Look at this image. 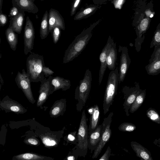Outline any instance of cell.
<instances>
[{
    "mask_svg": "<svg viewBox=\"0 0 160 160\" xmlns=\"http://www.w3.org/2000/svg\"><path fill=\"white\" fill-rule=\"evenodd\" d=\"M100 21L99 20L94 22L75 37L65 52L63 60V63H66L72 61L79 55L92 37V30Z\"/></svg>",
    "mask_w": 160,
    "mask_h": 160,
    "instance_id": "6da1fadb",
    "label": "cell"
},
{
    "mask_svg": "<svg viewBox=\"0 0 160 160\" xmlns=\"http://www.w3.org/2000/svg\"><path fill=\"white\" fill-rule=\"evenodd\" d=\"M27 59V73L31 82H38L45 78L42 72L45 66L43 56L30 52Z\"/></svg>",
    "mask_w": 160,
    "mask_h": 160,
    "instance_id": "7a4b0ae2",
    "label": "cell"
},
{
    "mask_svg": "<svg viewBox=\"0 0 160 160\" xmlns=\"http://www.w3.org/2000/svg\"><path fill=\"white\" fill-rule=\"evenodd\" d=\"M119 83V70L118 67L109 74L105 90L103 103V113L105 115L109 110L115 96L117 94Z\"/></svg>",
    "mask_w": 160,
    "mask_h": 160,
    "instance_id": "3957f363",
    "label": "cell"
},
{
    "mask_svg": "<svg viewBox=\"0 0 160 160\" xmlns=\"http://www.w3.org/2000/svg\"><path fill=\"white\" fill-rule=\"evenodd\" d=\"M92 81V72L88 69L75 89V98L78 101L76 109L78 112H80L85 106L90 91Z\"/></svg>",
    "mask_w": 160,
    "mask_h": 160,
    "instance_id": "277c9868",
    "label": "cell"
},
{
    "mask_svg": "<svg viewBox=\"0 0 160 160\" xmlns=\"http://www.w3.org/2000/svg\"><path fill=\"white\" fill-rule=\"evenodd\" d=\"M88 135L87 118L85 110L82 114L77 134V142L75 150L78 156L85 157L88 148Z\"/></svg>",
    "mask_w": 160,
    "mask_h": 160,
    "instance_id": "5b68a950",
    "label": "cell"
},
{
    "mask_svg": "<svg viewBox=\"0 0 160 160\" xmlns=\"http://www.w3.org/2000/svg\"><path fill=\"white\" fill-rule=\"evenodd\" d=\"M113 115L112 112H110L108 117L103 119L102 124V128L101 139L98 145L94 151L92 157L93 159L98 157L111 136L112 131L110 126Z\"/></svg>",
    "mask_w": 160,
    "mask_h": 160,
    "instance_id": "8992f818",
    "label": "cell"
},
{
    "mask_svg": "<svg viewBox=\"0 0 160 160\" xmlns=\"http://www.w3.org/2000/svg\"><path fill=\"white\" fill-rule=\"evenodd\" d=\"M15 80L18 87L22 90L29 101L34 103L35 101L31 90V81L24 69L22 70V73L18 72Z\"/></svg>",
    "mask_w": 160,
    "mask_h": 160,
    "instance_id": "52a82bcc",
    "label": "cell"
},
{
    "mask_svg": "<svg viewBox=\"0 0 160 160\" xmlns=\"http://www.w3.org/2000/svg\"><path fill=\"white\" fill-rule=\"evenodd\" d=\"M35 31L32 22L27 16L26 19L24 32V52L26 55L33 49Z\"/></svg>",
    "mask_w": 160,
    "mask_h": 160,
    "instance_id": "ba28073f",
    "label": "cell"
},
{
    "mask_svg": "<svg viewBox=\"0 0 160 160\" xmlns=\"http://www.w3.org/2000/svg\"><path fill=\"white\" fill-rule=\"evenodd\" d=\"M142 90L139 86L136 85L134 87L129 88L125 86L122 89L125 101L123 104V108L127 116H129V110L136 97Z\"/></svg>",
    "mask_w": 160,
    "mask_h": 160,
    "instance_id": "9c48e42d",
    "label": "cell"
},
{
    "mask_svg": "<svg viewBox=\"0 0 160 160\" xmlns=\"http://www.w3.org/2000/svg\"><path fill=\"white\" fill-rule=\"evenodd\" d=\"M118 51L121 52L120 63L119 71V84L122 82L131 63L127 47L119 45Z\"/></svg>",
    "mask_w": 160,
    "mask_h": 160,
    "instance_id": "30bf717a",
    "label": "cell"
},
{
    "mask_svg": "<svg viewBox=\"0 0 160 160\" xmlns=\"http://www.w3.org/2000/svg\"><path fill=\"white\" fill-rule=\"evenodd\" d=\"M113 39L109 36L106 44L102 49L99 56L100 66L99 73L98 84L100 85L102 81L105 72L107 67L106 62L108 54L112 44L114 43Z\"/></svg>",
    "mask_w": 160,
    "mask_h": 160,
    "instance_id": "8fae6325",
    "label": "cell"
},
{
    "mask_svg": "<svg viewBox=\"0 0 160 160\" xmlns=\"http://www.w3.org/2000/svg\"><path fill=\"white\" fill-rule=\"evenodd\" d=\"M51 76L48 79L45 77L41 81V84L39 91V96L37 103V107L42 106L47 99L48 96L52 93L53 87L51 83Z\"/></svg>",
    "mask_w": 160,
    "mask_h": 160,
    "instance_id": "7c38bea8",
    "label": "cell"
},
{
    "mask_svg": "<svg viewBox=\"0 0 160 160\" xmlns=\"http://www.w3.org/2000/svg\"><path fill=\"white\" fill-rule=\"evenodd\" d=\"M48 24L49 32H51L53 28L56 26L61 30L65 29L64 19L58 11L51 8L49 11Z\"/></svg>",
    "mask_w": 160,
    "mask_h": 160,
    "instance_id": "4fadbf2b",
    "label": "cell"
},
{
    "mask_svg": "<svg viewBox=\"0 0 160 160\" xmlns=\"http://www.w3.org/2000/svg\"><path fill=\"white\" fill-rule=\"evenodd\" d=\"M34 1L35 0H12V7L17 8L20 12H27L34 14L38 12Z\"/></svg>",
    "mask_w": 160,
    "mask_h": 160,
    "instance_id": "5bb4252c",
    "label": "cell"
},
{
    "mask_svg": "<svg viewBox=\"0 0 160 160\" xmlns=\"http://www.w3.org/2000/svg\"><path fill=\"white\" fill-rule=\"evenodd\" d=\"M0 107L4 110H9L17 113H23L26 109L18 102L9 98L8 96L5 97L1 102Z\"/></svg>",
    "mask_w": 160,
    "mask_h": 160,
    "instance_id": "9a60e30c",
    "label": "cell"
},
{
    "mask_svg": "<svg viewBox=\"0 0 160 160\" xmlns=\"http://www.w3.org/2000/svg\"><path fill=\"white\" fill-rule=\"evenodd\" d=\"M102 126V124L98 125L96 128L88 134V148L92 152L95 149L101 139Z\"/></svg>",
    "mask_w": 160,
    "mask_h": 160,
    "instance_id": "2e32d148",
    "label": "cell"
},
{
    "mask_svg": "<svg viewBox=\"0 0 160 160\" xmlns=\"http://www.w3.org/2000/svg\"><path fill=\"white\" fill-rule=\"evenodd\" d=\"M25 12H20L16 16L10 18L8 27L11 28L15 32L20 34L22 30L24 20Z\"/></svg>",
    "mask_w": 160,
    "mask_h": 160,
    "instance_id": "e0dca14e",
    "label": "cell"
},
{
    "mask_svg": "<svg viewBox=\"0 0 160 160\" xmlns=\"http://www.w3.org/2000/svg\"><path fill=\"white\" fill-rule=\"evenodd\" d=\"M130 145L136 156L142 160H153L150 152L145 147L135 141H132Z\"/></svg>",
    "mask_w": 160,
    "mask_h": 160,
    "instance_id": "ac0fdd59",
    "label": "cell"
},
{
    "mask_svg": "<svg viewBox=\"0 0 160 160\" xmlns=\"http://www.w3.org/2000/svg\"><path fill=\"white\" fill-rule=\"evenodd\" d=\"M51 83L53 87L52 92L60 89L66 91L69 89L71 86L69 80L59 76L53 77L51 76Z\"/></svg>",
    "mask_w": 160,
    "mask_h": 160,
    "instance_id": "d6986e66",
    "label": "cell"
},
{
    "mask_svg": "<svg viewBox=\"0 0 160 160\" xmlns=\"http://www.w3.org/2000/svg\"><path fill=\"white\" fill-rule=\"evenodd\" d=\"M117 58L116 43H114L112 45L107 58V67L110 70H113L116 68Z\"/></svg>",
    "mask_w": 160,
    "mask_h": 160,
    "instance_id": "ffe728a7",
    "label": "cell"
},
{
    "mask_svg": "<svg viewBox=\"0 0 160 160\" xmlns=\"http://www.w3.org/2000/svg\"><path fill=\"white\" fill-rule=\"evenodd\" d=\"M99 7L98 4L88 6L77 12L74 18V20H79L87 18L93 14Z\"/></svg>",
    "mask_w": 160,
    "mask_h": 160,
    "instance_id": "44dd1931",
    "label": "cell"
},
{
    "mask_svg": "<svg viewBox=\"0 0 160 160\" xmlns=\"http://www.w3.org/2000/svg\"><path fill=\"white\" fill-rule=\"evenodd\" d=\"M100 113L98 106L97 104L95 105L93 107V112L90 115V123L88 128V134L94 130L98 125Z\"/></svg>",
    "mask_w": 160,
    "mask_h": 160,
    "instance_id": "7402d4cb",
    "label": "cell"
},
{
    "mask_svg": "<svg viewBox=\"0 0 160 160\" xmlns=\"http://www.w3.org/2000/svg\"><path fill=\"white\" fill-rule=\"evenodd\" d=\"M11 28L8 27L5 31L6 39L11 49L15 51L18 43V35Z\"/></svg>",
    "mask_w": 160,
    "mask_h": 160,
    "instance_id": "603a6c76",
    "label": "cell"
},
{
    "mask_svg": "<svg viewBox=\"0 0 160 160\" xmlns=\"http://www.w3.org/2000/svg\"><path fill=\"white\" fill-rule=\"evenodd\" d=\"M49 14L46 10L42 18L40 29V37L42 39H45L49 32L48 24Z\"/></svg>",
    "mask_w": 160,
    "mask_h": 160,
    "instance_id": "cb8c5ba5",
    "label": "cell"
},
{
    "mask_svg": "<svg viewBox=\"0 0 160 160\" xmlns=\"http://www.w3.org/2000/svg\"><path fill=\"white\" fill-rule=\"evenodd\" d=\"M13 160H47L53 159L52 158L36 154L26 153L14 156L13 158Z\"/></svg>",
    "mask_w": 160,
    "mask_h": 160,
    "instance_id": "d4e9b609",
    "label": "cell"
},
{
    "mask_svg": "<svg viewBox=\"0 0 160 160\" xmlns=\"http://www.w3.org/2000/svg\"><path fill=\"white\" fill-rule=\"evenodd\" d=\"M146 90H142L136 97L129 110L130 113H133L140 107L145 98Z\"/></svg>",
    "mask_w": 160,
    "mask_h": 160,
    "instance_id": "484cf974",
    "label": "cell"
},
{
    "mask_svg": "<svg viewBox=\"0 0 160 160\" xmlns=\"http://www.w3.org/2000/svg\"><path fill=\"white\" fill-rule=\"evenodd\" d=\"M148 73L156 75L160 72V58L156 59L146 67Z\"/></svg>",
    "mask_w": 160,
    "mask_h": 160,
    "instance_id": "4316f807",
    "label": "cell"
},
{
    "mask_svg": "<svg viewBox=\"0 0 160 160\" xmlns=\"http://www.w3.org/2000/svg\"><path fill=\"white\" fill-rule=\"evenodd\" d=\"M66 108V100L62 99L52 107L51 110V115L55 116L59 115Z\"/></svg>",
    "mask_w": 160,
    "mask_h": 160,
    "instance_id": "83f0119b",
    "label": "cell"
},
{
    "mask_svg": "<svg viewBox=\"0 0 160 160\" xmlns=\"http://www.w3.org/2000/svg\"><path fill=\"white\" fill-rule=\"evenodd\" d=\"M146 115L151 120L160 124V116L156 110L152 108H149L147 111Z\"/></svg>",
    "mask_w": 160,
    "mask_h": 160,
    "instance_id": "f1b7e54d",
    "label": "cell"
},
{
    "mask_svg": "<svg viewBox=\"0 0 160 160\" xmlns=\"http://www.w3.org/2000/svg\"><path fill=\"white\" fill-rule=\"evenodd\" d=\"M136 128V126L133 124L128 122H123L118 127L119 130L122 132H131L134 131Z\"/></svg>",
    "mask_w": 160,
    "mask_h": 160,
    "instance_id": "f546056e",
    "label": "cell"
},
{
    "mask_svg": "<svg viewBox=\"0 0 160 160\" xmlns=\"http://www.w3.org/2000/svg\"><path fill=\"white\" fill-rule=\"evenodd\" d=\"M160 46V30L156 31L151 43L150 48L155 46V48Z\"/></svg>",
    "mask_w": 160,
    "mask_h": 160,
    "instance_id": "4dcf8cb0",
    "label": "cell"
},
{
    "mask_svg": "<svg viewBox=\"0 0 160 160\" xmlns=\"http://www.w3.org/2000/svg\"><path fill=\"white\" fill-rule=\"evenodd\" d=\"M61 30L59 27L56 26L53 28L51 32L54 44H56L59 40L61 34Z\"/></svg>",
    "mask_w": 160,
    "mask_h": 160,
    "instance_id": "1f68e13d",
    "label": "cell"
},
{
    "mask_svg": "<svg viewBox=\"0 0 160 160\" xmlns=\"http://www.w3.org/2000/svg\"><path fill=\"white\" fill-rule=\"evenodd\" d=\"M42 140L44 144L48 147L53 146L57 144L54 139L48 136L43 137Z\"/></svg>",
    "mask_w": 160,
    "mask_h": 160,
    "instance_id": "d6a6232c",
    "label": "cell"
},
{
    "mask_svg": "<svg viewBox=\"0 0 160 160\" xmlns=\"http://www.w3.org/2000/svg\"><path fill=\"white\" fill-rule=\"evenodd\" d=\"M82 0H74L72 3L70 12L71 16H73L79 7Z\"/></svg>",
    "mask_w": 160,
    "mask_h": 160,
    "instance_id": "836d02e7",
    "label": "cell"
},
{
    "mask_svg": "<svg viewBox=\"0 0 160 160\" xmlns=\"http://www.w3.org/2000/svg\"><path fill=\"white\" fill-rule=\"evenodd\" d=\"M8 21L7 15L2 13V10L0 11V26L3 27L7 24Z\"/></svg>",
    "mask_w": 160,
    "mask_h": 160,
    "instance_id": "e575fe53",
    "label": "cell"
},
{
    "mask_svg": "<svg viewBox=\"0 0 160 160\" xmlns=\"http://www.w3.org/2000/svg\"><path fill=\"white\" fill-rule=\"evenodd\" d=\"M125 1V0H113L112 3L113 4L115 8L120 9Z\"/></svg>",
    "mask_w": 160,
    "mask_h": 160,
    "instance_id": "d590c367",
    "label": "cell"
},
{
    "mask_svg": "<svg viewBox=\"0 0 160 160\" xmlns=\"http://www.w3.org/2000/svg\"><path fill=\"white\" fill-rule=\"evenodd\" d=\"M111 150L110 147L108 146L103 155L99 159V160H108L110 156Z\"/></svg>",
    "mask_w": 160,
    "mask_h": 160,
    "instance_id": "8d00e7d4",
    "label": "cell"
},
{
    "mask_svg": "<svg viewBox=\"0 0 160 160\" xmlns=\"http://www.w3.org/2000/svg\"><path fill=\"white\" fill-rule=\"evenodd\" d=\"M42 72L45 77H49L54 73L53 71L45 66L42 68Z\"/></svg>",
    "mask_w": 160,
    "mask_h": 160,
    "instance_id": "74e56055",
    "label": "cell"
},
{
    "mask_svg": "<svg viewBox=\"0 0 160 160\" xmlns=\"http://www.w3.org/2000/svg\"><path fill=\"white\" fill-rule=\"evenodd\" d=\"M20 11L18 8L15 7H12L10 9L8 16L9 17H13L17 15Z\"/></svg>",
    "mask_w": 160,
    "mask_h": 160,
    "instance_id": "f35d334b",
    "label": "cell"
},
{
    "mask_svg": "<svg viewBox=\"0 0 160 160\" xmlns=\"http://www.w3.org/2000/svg\"><path fill=\"white\" fill-rule=\"evenodd\" d=\"M27 142L29 143L32 145H37L38 144V141L34 138H29L27 140Z\"/></svg>",
    "mask_w": 160,
    "mask_h": 160,
    "instance_id": "ab89813d",
    "label": "cell"
},
{
    "mask_svg": "<svg viewBox=\"0 0 160 160\" xmlns=\"http://www.w3.org/2000/svg\"><path fill=\"white\" fill-rule=\"evenodd\" d=\"M108 0H93V2L96 4H101L104 3Z\"/></svg>",
    "mask_w": 160,
    "mask_h": 160,
    "instance_id": "60d3db41",
    "label": "cell"
},
{
    "mask_svg": "<svg viewBox=\"0 0 160 160\" xmlns=\"http://www.w3.org/2000/svg\"><path fill=\"white\" fill-rule=\"evenodd\" d=\"M68 138V140L71 141H73L76 140H77V137L76 138V136L72 134H69Z\"/></svg>",
    "mask_w": 160,
    "mask_h": 160,
    "instance_id": "b9f144b4",
    "label": "cell"
},
{
    "mask_svg": "<svg viewBox=\"0 0 160 160\" xmlns=\"http://www.w3.org/2000/svg\"><path fill=\"white\" fill-rule=\"evenodd\" d=\"M153 143L158 147H160V138L158 139H155Z\"/></svg>",
    "mask_w": 160,
    "mask_h": 160,
    "instance_id": "7bdbcfd3",
    "label": "cell"
},
{
    "mask_svg": "<svg viewBox=\"0 0 160 160\" xmlns=\"http://www.w3.org/2000/svg\"><path fill=\"white\" fill-rule=\"evenodd\" d=\"M0 89H1L2 86L3 85L4 81L3 78L2 77L1 74H0Z\"/></svg>",
    "mask_w": 160,
    "mask_h": 160,
    "instance_id": "ee69618b",
    "label": "cell"
},
{
    "mask_svg": "<svg viewBox=\"0 0 160 160\" xmlns=\"http://www.w3.org/2000/svg\"><path fill=\"white\" fill-rule=\"evenodd\" d=\"M75 159V157L73 156H70L67 158V159L68 160H73Z\"/></svg>",
    "mask_w": 160,
    "mask_h": 160,
    "instance_id": "f6af8a7d",
    "label": "cell"
},
{
    "mask_svg": "<svg viewBox=\"0 0 160 160\" xmlns=\"http://www.w3.org/2000/svg\"><path fill=\"white\" fill-rule=\"evenodd\" d=\"M3 0H0V11L2 10Z\"/></svg>",
    "mask_w": 160,
    "mask_h": 160,
    "instance_id": "bcb514c9",
    "label": "cell"
},
{
    "mask_svg": "<svg viewBox=\"0 0 160 160\" xmlns=\"http://www.w3.org/2000/svg\"><path fill=\"white\" fill-rule=\"evenodd\" d=\"M41 0V1H43L44 0Z\"/></svg>",
    "mask_w": 160,
    "mask_h": 160,
    "instance_id": "7dc6e473",
    "label": "cell"
}]
</instances>
